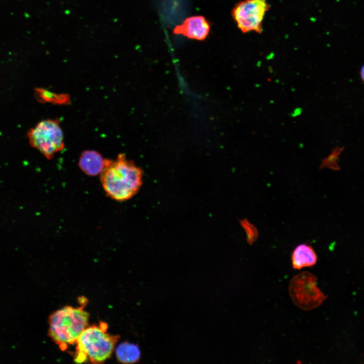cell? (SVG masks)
I'll return each mask as SVG.
<instances>
[{
    "label": "cell",
    "instance_id": "30bf717a",
    "mask_svg": "<svg viewBox=\"0 0 364 364\" xmlns=\"http://www.w3.org/2000/svg\"><path fill=\"white\" fill-rule=\"evenodd\" d=\"M118 361L122 363L138 362L141 357V350L138 344L127 341L119 344L115 350Z\"/></svg>",
    "mask_w": 364,
    "mask_h": 364
},
{
    "label": "cell",
    "instance_id": "4fadbf2b",
    "mask_svg": "<svg viewBox=\"0 0 364 364\" xmlns=\"http://www.w3.org/2000/svg\"><path fill=\"white\" fill-rule=\"evenodd\" d=\"M36 97L40 101L64 102L68 101V98L65 95L61 96L55 94L43 89H37L36 90Z\"/></svg>",
    "mask_w": 364,
    "mask_h": 364
},
{
    "label": "cell",
    "instance_id": "277c9868",
    "mask_svg": "<svg viewBox=\"0 0 364 364\" xmlns=\"http://www.w3.org/2000/svg\"><path fill=\"white\" fill-rule=\"evenodd\" d=\"M27 135L30 145L49 160L65 147L64 133L57 119L40 121L29 129Z\"/></svg>",
    "mask_w": 364,
    "mask_h": 364
},
{
    "label": "cell",
    "instance_id": "52a82bcc",
    "mask_svg": "<svg viewBox=\"0 0 364 364\" xmlns=\"http://www.w3.org/2000/svg\"><path fill=\"white\" fill-rule=\"evenodd\" d=\"M210 23L202 16H194L186 18L173 29V33L182 35L198 40H205L209 35Z\"/></svg>",
    "mask_w": 364,
    "mask_h": 364
},
{
    "label": "cell",
    "instance_id": "ba28073f",
    "mask_svg": "<svg viewBox=\"0 0 364 364\" xmlns=\"http://www.w3.org/2000/svg\"><path fill=\"white\" fill-rule=\"evenodd\" d=\"M107 160L98 151L86 150L80 154L78 164L83 173L88 176H95L101 173L105 167Z\"/></svg>",
    "mask_w": 364,
    "mask_h": 364
},
{
    "label": "cell",
    "instance_id": "5bb4252c",
    "mask_svg": "<svg viewBox=\"0 0 364 364\" xmlns=\"http://www.w3.org/2000/svg\"><path fill=\"white\" fill-rule=\"evenodd\" d=\"M360 75L361 79L362 80L363 82H364V65L361 67L360 71Z\"/></svg>",
    "mask_w": 364,
    "mask_h": 364
},
{
    "label": "cell",
    "instance_id": "7c38bea8",
    "mask_svg": "<svg viewBox=\"0 0 364 364\" xmlns=\"http://www.w3.org/2000/svg\"><path fill=\"white\" fill-rule=\"evenodd\" d=\"M239 221L240 225L246 233L248 244L252 245L256 242L258 237V232L257 228L246 218L240 219Z\"/></svg>",
    "mask_w": 364,
    "mask_h": 364
},
{
    "label": "cell",
    "instance_id": "6da1fadb",
    "mask_svg": "<svg viewBox=\"0 0 364 364\" xmlns=\"http://www.w3.org/2000/svg\"><path fill=\"white\" fill-rule=\"evenodd\" d=\"M106 194L118 202L127 201L135 195L143 184V171L123 154L112 160L107 159L100 174Z\"/></svg>",
    "mask_w": 364,
    "mask_h": 364
},
{
    "label": "cell",
    "instance_id": "9c48e42d",
    "mask_svg": "<svg viewBox=\"0 0 364 364\" xmlns=\"http://www.w3.org/2000/svg\"><path fill=\"white\" fill-rule=\"evenodd\" d=\"M291 261L293 268L301 269L314 265L317 261V256L311 245L300 244L293 250Z\"/></svg>",
    "mask_w": 364,
    "mask_h": 364
},
{
    "label": "cell",
    "instance_id": "3957f363",
    "mask_svg": "<svg viewBox=\"0 0 364 364\" xmlns=\"http://www.w3.org/2000/svg\"><path fill=\"white\" fill-rule=\"evenodd\" d=\"M108 328L107 323L100 322L85 329L75 343L76 363H101L110 357L119 336L108 333Z\"/></svg>",
    "mask_w": 364,
    "mask_h": 364
},
{
    "label": "cell",
    "instance_id": "7a4b0ae2",
    "mask_svg": "<svg viewBox=\"0 0 364 364\" xmlns=\"http://www.w3.org/2000/svg\"><path fill=\"white\" fill-rule=\"evenodd\" d=\"M79 300L80 306H65L53 312L49 317V336L63 351L75 344L88 326L89 314L84 309L87 300L83 297Z\"/></svg>",
    "mask_w": 364,
    "mask_h": 364
},
{
    "label": "cell",
    "instance_id": "5b68a950",
    "mask_svg": "<svg viewBox=\"0 0 364 364\" xmlns=\"http://www.w3.org/2000/svg\"><path fill=\"white\" fill-rule=\"evenodd\" d=\"M316 277L308 271L302 272L291 279L289 291L294 303L299 308L309 310L320 306L326 296L316 286Z\"/></svg>",
    "mask_w": 364,
    "mask_h": 364
},
{
    "label": "cell",
    "instance_id": "8fae6325",
    "mask_svg": "<svg viewBox=\"0 0 364 364\" xmlns=\"http://www.w3.org/2000/svg\"><path fill=\"white\" fill-rule=\"evenodd\" d=\"M344 149L343 147H336L333 150L331 153L327 157L322 160L319 169L328 168L333 170L337 171L340 170L338 164L339 161V156Z\"/></svg>",
    "mask_w": 364,
    "mask_h": 364
},
{
    "label": "cell",
    "instance_id": "8992f818",
    "mask_svg": "<svg viewBox=\"0 0 364 364\" xmlns=\"http://www.w3.org/2000/svg\"><path fill=\"white\" fill-rule=\"evenodd\" d=\"M270 6L266 0H243L232 10V17L238 28L244 33L262 32V22Z\"/></svg>",
    "mask_w": 364,
    "mask_h": 364
}]
</instances>
